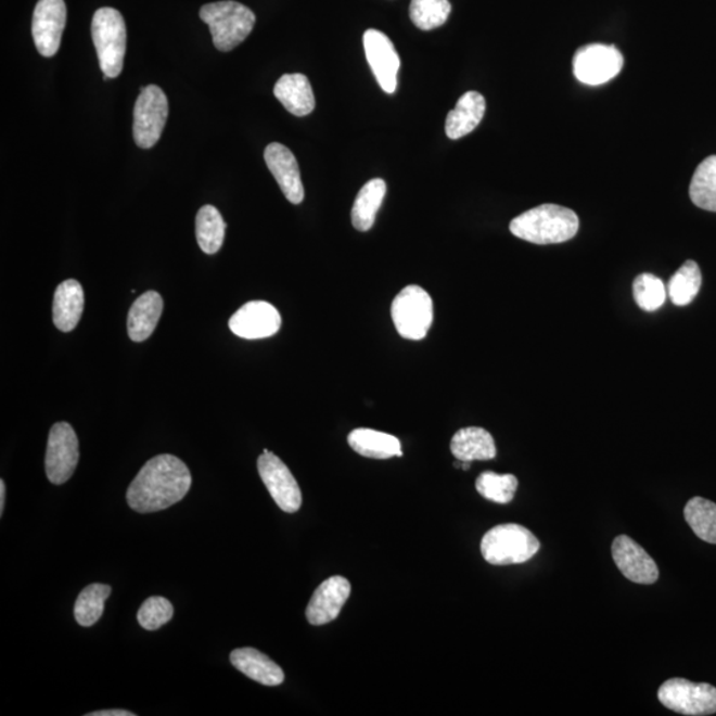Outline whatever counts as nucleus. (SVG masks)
<instances>
[{"instance_id": "1", "label": "nucleus", "mask_w": 716, "mask_h": 716, "mask_svg": "<svg viewBox=\"0 0 716 716\" xmlns=\"http://www.w3.org/2000/svg\"><path fill=\"white\" fill-rule=\"evenodd\" d=\"M191 487V474L181 459L161 453L143 464L127 493L131 510L158 512L181 501Z\"/></svg>"}, {"instance_id": "2", "label": "nucleus", "mask_w": 716, "mask_h": 716, "mask_svg": "<svg viewBox=\"0 0 716 716\" xmlns=\"http://www.w3.org/2000/svg\"><path fill=\"white\" fill-rule=\"evenodd\" d=\"M578 217L571 208L541 205L519 215L512 220L513 235L535 244H557L570 241L577 234Z\"/></svg>"}, {"instance_id": "3", "label": "nucleus", "mask_w": 716, "mask_h": 716, "mask_svg": "<svg viewBox=\"0 0 716 716\" xmlns=\"http://www.w3.org/2000/svg\"><path fill=\"white\" fill-rule=\"evenodd\" d=\"M200 16L210 28L215 48L222 52H230L243 43L256 22L253 11L232 0L205 4Z\"/></svg>"}, {"instance_id": "4", "label": "nucleus", "mask_w": 716, "mask_h": 716, "mask_svg": "<svg viewBox=\"0 0 716 716\" xmlns=\"http://www.w3.org/2000/svg\"><path fill=\"white\" fill-rule=\"evenodd\" d=\"M540 541L529 529L519 524H501L483 536V559L493 565L523 564L535 557Z\"/></svg>"}, {"instance_id": "5", "label": "nucleus", "mask_w": 716, "mask_h": 716, "mask_svg": "<svg viewBox=\"0 0 716 716\" xmlns=\"http://www.w3.org/2000/svg\"><path fill=\"white\" fill-rule=\"evenodd\" d=\"M92 38L101 71L110 79H116L123 72L127 51V27L123 15L111 8L95 11Z\"/></svg>"}, {"instance_id": "6", "label": "nucleus", "mask_w": 716, "mask_h": 716, "mask_svg": "<svg viewBox=\"0 0 716 716\" xmlns=\"http://www.w3.org/2000/svg\"><path fill=\"white\" fill-rule=\"evenodd\" d=\"M394 327L404 338L422 340L433 325V298L420 285H408L392 304Z\"/></svg>"}, {"instance_id": "7", "label": "nucleus", "mask_w": 716, "mask_h": 716, "mask_svg": "<svg viewBox=\"0 0 716 716\" xmlns=\"http://www.w3.org/2000/svg\"><path fill=\"white\" fill-rule=\"evenodd\" d=\"M659 700L666 708L677 714H716V688L709 683H694L683 678L668 679L659 690Z\"/></svg>"}, {"instance_id": "8", "label": "nucleus", "mask_w": 716, "mask_h": 716, "mask_svg": "<svg viewBox=\"0 0 716 716\" xmlns=\"http://www.w3.org/2000/svg\"><path fill=\"white\" fill-rule=\"evenodd\" d=\"M169 104L163 89L148 86L141 89L135 105L133 136L137 145L151 149L163 136Z\"/></svg>"}, {"instance_id": "9", "label": "nucleus", "mask_w": 716, "mask_h": 716, "mask_svg": "<svg viewBox=\"0 0 716 716\" xmlns=\"http://www.w3.org/2000/svg\"><path fill=\"white\" fill-rule=\"evenodd\" d=\"M79 439L67 422H57L48 437L46 474L53 485H63L71 480L79 463Z\"/></svg>"}, {"instance_id": "10", "label": "nucleus", "mask_w": 716, "mask_h": 716, "mask_svg": "<svg viewBox=\"0 0 716 716\" xmlns=\"http://www.w3.org/2000/svg\"><path fill=\"white\" fill-rule=\"evenodd\" d=\"M623 67V53L614 46H584L573 57V74L587 86H601L611 81Z\"/></svg>"}, {"instance_id": "11", "label": "nucleus", "mask_w": 716, "mask_h": 716, "mask_svg": "<svg viewBox=\"0 0 716 716\" xmlns=\"http://www.w3.org/2000/svg\"><path fill=\"white\" fill-rule=\"evenodd\" d=\"M258 471L263 483L280 510L295 513L301 510V487L282 459L273 452H263L258 459Z\"/></svg>"}, {"instance_id": "12", "label": "nucleus", "mask_w": 716, "mask_h": 716, "mask_svg": "<svg viewBox=\"0 0 716 716\" xmlns=\"http://www.w3.org/2000/svg\"><path fill=\"white\" fill-rule=\"evenodd\" d=\"M67 23V5L64 0H39L33 17V36L36 50L41 56H55Z\"/></svg>"}, {"instance_id": "13", "label": "nucleus", "mask_w": 716, "mask_h": 716, "mask_svg": "<svg viewBox=\"0 0 716 716\" xmlns=\"http://www.w3.org/2000/svg\"><path fill=\"white\" fill-rule=\"evenodd\" d=\"M363 48H366L368 63L380 87L386 93L396 92L401 59L392 40L379 29H368L363 34Z\"/></svg>"}, {"instance_id": "14", "label": "nucleus", "mask_w": 716, "mask_h": 716, "mask_svg": "<svg viewBox=\"0 0 716 716\" xmlns=\"http://www.w3.org/2000/svg\"><path fill=\"white\" fill-rule=\"evenodd\" d=\"M229 327L232 333L242 338H267L279 332L282 316L270 303L250 302L231 316Z\"/></svg>"}, {"instance_id": "15", "label": "nucleus", "mask_w": 716, "mask_h": 716, "mask_svg": "<svg viewBox=\"0 0 716 716\" xmlns=\"http://www.w3.org/2000/svg\"><path fill=\"white\" fill-rule=\"evenodd\" d=\"M612 558L619 572L632 583L652 585L660 578L653 558L629 536L619 535L614 539Z\"/></svg>"}, {"instance_id": "16", "label": "nucleus", "mask_w": 716, "mask_h": 716, "mask_svg": "<svg viewBox=\"0 0 716 716\" xmlns=\"http://www.w3.org/2000/svg\"><path fill=\"white\" fill-rule=\"evenodd\" d=\"M350 590V583L343 576H332L321 583L307 606L308 623L320 626L336 619L349 599Z\"/></svg>"}, {"instance_id": "17", "label": "nucleus", "mask_w": 716, "mask_h": 716, "mask_svg": "<svg viewBox=\"0 0 716 716\" xmlns=\"http://www.w3.org/2000/svg\"><path fill=\"white\" fill-rule=\"evenodd\" d=\"M265 161L285 199L294 205H301L304 201V187L294 153L282 143L272 142L266 148Z\"/></svg>"}, {"instance_id": "18", "label": "nucleus", "mask_w": 716, "mask_h": 716, "mask_svg": "<svg viewBox=\"0 0 716 716\" xmlns=\"http://www.w3.org/2000/svg\"><path fill=\"white\" fill-rule=\"evenodd\" d=\"M273 94L286 111L297 117L308 116L316 106L314 89L306 75H283L274 86Z\"/></svg>"}, {"instance_id": "19", "label": "nucleus", "mask_w": 716, "mask_h": 716, "mask_svg": "<svg viewBox=\"0 0 716 716\" xmlns=\"http://www.w3.org/2000/svg\"><path fill=\"white\" fill-rule=\"evenodd\" d=\"M163 296L155 291H148L130 307L128 315V333L131 342L142 343L152 336L163 315Z\"/></svg>"}, {"instance_id": "20", "label": "nucleus", "mask_w": 716, "mask_h": 716, "mask_svg": "<svg viewBox=\"0 0 716 716\" xmlns=\"http://www.w3.org/2000/svg\"><path fill=\"white\" fill-rule=\"evenodd\" d=\"M84 310V291L77 280H65L53 296V324L62 332H72L79 324Z\"/></svg>"}, {"instance_id": "21", "label": "nucleus", "mask_w": 716, "mask_h": 716, "mask_svg": "<svg viewBox=\"0 0 716 716\" xmlns=\"http://www.w3.org/2000/svg\"><path fill=\"white\" fill-rule=\"evenodd\" d=\"M232 666L236 670L265 686H279L284 682V673L282 667L266 654L254 648L235 649L230 654Z\"/></svg>"}, {"instance_id": "22", "label": "nucleus", "mask_w": 716, "mask_h": 716, "mask_svg": "<svg viewBox=\"0 0 716 716\" xmlns=\"http://www.w3.org/2000/svg\"><path fill=\"white\" fill-rule=\"evenodd\" d=\"M485 113L486 99L480 92L464 93L446 118L447 137L459 140L470 135L481 124Z\"/></svg>"}, {"instance_id": "23", "label": "nucleus", "mask_w": 716, "mask_h": 716, "mask_svg": "<svg viewBox=\"0 0 716 716\" xmlns=\"http://www.w3.org/2000/svg\"><path fill=\"white\" fill-rule=\"evenodd\" d=\"M452 456L462 462L491 461L497 457L493 435L482 427H464L453 435L450 444Z\"/></svg>"}, {"instance_id": "24", "label": "nucleus", "mask_w": 716, "mask_h": 716, "mask_svg": "<svg viewBox=\"0 0 716 716\" xmlns=\"http://www.w3.org/2000/svg\"><path fill=\"white\" fill-rule=\"evenodd\" d=\"M348 444L357 453L373 459L402 457L401 442L394 435L372 429H356L348 435Z\"/></svg>"}, {"instance_id": "25", "label": "nucleus", "mask_w": 716, "mask_h": 716, "mask_svg": "<svg viewBox=\"0 0 716 716\" xmlns=\"http://www.w3.org/2000/svg\"><path fill=\"white\" fill-rule=\"evenodd\" d=\"M386 195L384 179L374 178L363 184L357 194L354 208H351V223L358 231H369L375 222L382 201Z\"/></svg>"}, {"instance_id": "26", "label": "nucleus", "mask_w": 716, "mask_h": 716, "mask_svg": "<svg viewBox=\"0 0 716 716\" xmlns=\"http://www.w3.org/2000/svg\"><path fill=\"white\" fill-rule=\"evenodd\" d=\"M226 223L217 207L200 208L195 218V235L203 253L217 254L225 242Z\"/></svg>"}, {"instance_id": "27", "label": "nucleus", "mask_w": 716, "mask_h": 716, "mask_svg": "<svg viewBox=\"0 0 716 716\" xmlns=\"http://www.w3.org/2000/svg\"><path fill=\"white\" fill-rule=\"evenodd\" d=\"M690 199L703 210L716 213V155L696 167L690 183Z\"/></svg>"}, {"instance_id": "28", "label": "nucleus", "mask_w": 716, "mask_h": 716, "mask_svg": "<svg viewBox=\"0 0 716 716\" xmlns=\"http://www.w3.org/2000/svg\"><path fill=\"white\" fill-rule=\"evenodd\" d=\"M701 286V268L694 260H688L673 274L667 285V295L676 306H688L694 301Z\"/></svg>"}, {"instance_id": "29", "label": "nucleus", "mask_w": 716, "mask_h": 716, "mask_svg": "<svg viewBox=\"0 0 716 716\" xmlns=\"http://www.w3.org/2000/svg\"><path fill=\"white\" fill-rule=\"evenodd\" d=\"M685 519L701 540L716 545V504L695 497L685 507Z\"/></svg>"}, {"instance_id": "30", "label": "nucleus", "mask_w": 716, "mask_h": 716, "mask_svg": "<svg viewBox=\"0 0 716 716\" xmlns=\"http://www.w3.org/2000/svg\"><path fill=\"white\" fill-rule=\"evenodd\" d=\"M112 588L105 584H91L82 589L75 604V618L77 624L89 628L103 616L105 601Z\"/></svg>"}, {"instance_id": "31", "label": "nucleus", "mask_w": 716, "mask_h": 716, "mask_svg": "<svg viewBox=\"0 0 716 716\" xmlns=\"http://www.w3.org/2000/svg\"><path fill=\"white\" fill-rule=\"evenodd\" d=\"M475 487L483 498L491 500L494 503L509 504L515 497L519 481L512 474L500 475L486 471L477 476Z\"/></svg>"}, {"instance_id": "32", "label": "nucleus", "mask_w": 716, "mask_h": 716, "mask_svg": "<svg viewBox=\"0 0 716 716\" xmlns=\"http://www.w3.org/2000/svg\"><path fill=\"white\" fill-rule=\"evenodd\" d=\"M410 20L422 31L438 28L449 20L451 4L449 0H411Z\"/></svg>"}, {"instance_id": "33", "label": "nucleus", "mask_w": 716, "mask_h": 716, "mask_svg": "<svg viewBox=\"0 0 716 716\" xmlns=\"http://www.w3.org/2000/svg\"><path fill=\"white\" fill-rule=\"evenodd\" d=\"M632 294L635 301L647 312H654L664 306L667 296V290L660 278L652 273H641L632 283Z\"/></svg>"}, {"instance_id": "34", "label": "nucleus", "mask_w": 716, "mask_h": 716, "mask_svg": "<svg viewBox=\"0 0 716 716\" xmlns=\"http://www.w3.org/2000/svg\"><path fill=\"white\" fill-rule=\"evenodd\" d=\"M175 614V608L165 597L153 596L143 602L137 618L143 629L157 630L161 626L169 623Z\"/></svg>"}, {"instance_id": "35", "label": "nucleus", "mask_w": 716, "mask_h": 716, "mask_svg": "<svg viewBox=\"0 0 716 716\" xmlns=\"http://www.w3.org/2000/svg\"><path fill=\"white\" fill-rule=\"evenodd\" d=\"M127 709H101V712L89 713L87 716H135Z\"/></svg>"}, {"instance_id": "36", "label": "nucleus", "mask_w": 716, "mask_h": 716, "mask_svg": "<svg viewBox=\"0 0 716 716\" xmlns=\"http://www.w3.org/2000/svg\"><path fill=\"white\" fill-rule=\"evenodd\" d=\"M5 503V483L0 481V515H3Z\"/></svg>"}]
</instances>
